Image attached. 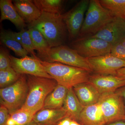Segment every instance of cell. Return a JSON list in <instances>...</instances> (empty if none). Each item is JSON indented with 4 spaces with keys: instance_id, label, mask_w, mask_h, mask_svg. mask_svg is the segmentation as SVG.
<instances>
[{
    "instance_id": "cell-11",
    "label": "cell",
    "mask_w": 125,
    "mask_h": 125,
    "mask_svg": "<svg viewBox=\"0 0 125 125\" xmlns=\"http://www.w3.org/2000/svg\"><path fill=\"white\" fill-rule=\"evenodd\" d=\"M87 59L93 71L100 74L116 75L117 71L125 67V61L111 54Z\"/></svg>"
},
{
    "instance_id": "cell-16",
    "label": "cell",
    "mask_w": 125,
    "mask_h": 125,
    "mask_svg": "<svg viewBox=\"0 0 125 125\" xmlns=\"http://www.w3.org/2000/svg\"><path fill=\"white\" fill-rule=\"evenodd\" d=\"M67 117L63 107L59 109H42L34 115L32 121L43 125H56Z\"/></svg>"
},
{
    "instance_id": "cell-5",
    "label": "cell",
    "mask_w": 125,
    "mask_h": 125,
    "mask_svg": "<svg viewBox=\"0 0 125 125\" xmlns=\"http://www.w3.org/2000/svg\"><path fill=\"white\" fill-rule=\"evenodd\" d=\"M28 92L27 75L22 74L13 84L0 89V104L9 110L10 114L22 108L27 99Z\"/></svg>"
},
{
    "instance_id": "cell-14",
    "label": "cell",
    "mask_w": 125,
    "mask_h": 125,
    "mask_svg": "<svg viewBox=\"0 0 125 125\" xmlns=\"http://www.w3.org/2000/svg\"><path fill=\"white\" fill-rule=\"evenodd\" d=\"M81 103L84 107L98 103L102 94L88 82L82 83L73 88Z\"/></svg>"
},
{
    "instance_id": "cell-17",
    "label": "cell",
    "mask_w": 125,
    "mask_h": 125,
    "mask_svg": "<svg viewBox=\"0 0 125 125\" xmlns=\"http://www.w3.org/2000/svg\"><path fill=\"white\" fill-rule=\"evenodd\" d=\"M0 10L1 11L0 22L5 20L10 21L20 30L25 29L28 25L18 14L13 1L11 0H0Z\"/></svg>"
},
{
    "instance_id": "cell-9",
    "label": "cell",
    "mask_w": 125,
    "mask_h": 125,
    "mask_svg": "<svg viewBox=\"0 0 125 125\" xmlns=\"http://www.w3.org/2000/svg\"><path fill=\"white\" fill-rule=\"evenodd\" d=\"M89 2V0H81L71 10L62 14L70 41H73L78 37L84 20V17L88 7Z\"/></svg>"
},
{
    "instance_id": "cell-19",
    "label": "cell",
    "mask_w": 125,
    "mask_h": 125,
    "mask_svg": "<svg viewBox=\"0 0 125 125\" xmlns=\"http://www.w3.org/2000/svg\"><path fill=\"white\" fill-rule=\"evenodd\" d=\"M63 107L67 114V117L79 121L80 114L85 107L82 105L74 92L73 88L68 89Z\"/></svg>"
},
{
    "instance_id": "cell-27",
    "label": "cell",
    "mask_w": 125,
    "mask_h": 125,
    "mask_svg": "<svg viewBox=\"0 0 125 125\" xmlns=\"http://www.w3.org/2000/svg\"><path fill=\"white\" fill-rule=\"evenodd\" d=\"M21 75L17 73L11 67L0 70V88L13 84L19 79Z\"/></svg>"
},
{
    "instance_id": "cell-15",
    "label": "cell",
    "mask_w": 125,
    "mask_h": 125,
    "mask_svg": "<svg viewBox=\"0 0 125 125\" xmlns=\"http://www.w3.org/2000/svg\"><path fill=\"white\" fill-rule=\"evenodd\" d=\"M13 4L17 12L28 25L37 20L42 11L31 0H14Z\"/></svg>"
},
{
    "instance_id": "cell-8",
    "label": "cell",
    "mask_w": 125,
    "mask_h": 125,
    "mask_svg": "<svg viewBox=\"0 0 125 125\" xmlns=\"http://www.w3.org/2000/svg\"><path fill=\"white\" fill-rule=\"evenodd\" d=\"M98 103L106 124L125 120V106L122 98L115 93L103 94Z\"/></svg>"
},
{
    "instance_id": "cell-24",
    "label": "cell",
    "mask_w": 125,
    "mask_h": 125,
    "mask_svg": "<svg viewBox=\"0 0 125 125\" xmlns=\"http://www.w3.org/2000/svg\"><path fill=\"white\" fill-rule=\"evenodd\" d=\"M103 7L114 17L125 20V0H99Z\"/></svg>"
},
{
    "instance_id": "cell-7",
    "label": "cell",
    "mask_w": 125,
    "mask_h": 125,
    "mask_svg": "<svg viewBox=\"0 0 125 125\" xmlns=\"http://www.w3.org/2000/svg\"><path fill=\"white\" fill-rule=\"evenodd\" d=\"M71 48L85 58H90L111 53L113 46L96 38H78L72 41Z\"/></svg>"
},
{
    "instance_id": "cell-12",
    "label": "cell",
    "mask_w": 125,
    "mask_h": 125,
    "mask_svg": "<svg viewBox=\"0 0 125 125\" xmlns=\"http://www.w3.org/2000/svg\"><path fill=\"white\" fill-rule=\"evenodd\" d=\"M92 37L102 39L112 46L120 43L125 38V20L114 17L103 28Z\"/></svg>"
},
{
    "instance_id": "cell-2",
    "label": "cell",
    "mask_w": 125,
    "mask_h": 125,
    "mask_svg": "<svg viewBox=\"0 0 125 125\" xmlns=\"http://www.w3.org/2000/svg\"><path fill=\"white\" fill-rule=\"evenodd\" d=\"M27 75L28 92L20 109L34 115L42 109L45 99L58 84L53 79Z\"/></svg>"
},
{
    "instance_id": "cell-32",
    "label": "cell",
    "mask_w": 125,
    "mask_h": 125,
    "mask_svg": "<svg viewBox=\"0 0 125 125\" xmlns=\"http://www.w3.org/2000/svg\"><path fill=\"white\" fill-rule=\"evenodd\" d=\"M72 120L69 117H66L60 121L57 125H70Z\"/></svg>"
},
{
    "instance_id": "cell-26",
    "label": "cell",
    "mask_w": 125,
    "mask_h": 125,
    "mask_svg": "<svg viewBox=\"0 0 125 125\" xmlns=\"http://www.w3.org/2000/svg\"><path fill=\"white\" fill-rule=\"evenodd\" d=\"M34 115L29 112L20 109L10 114L4 125H27L32 121Z\"/></svg>"
},
{
    "instance_id": "cell-31",
    "label": "cell",
    "mask_w": 125,
    "mask_h": 125,
    "mask_svg": "<svg viewBox=\"0 0 125 125\" xmlns=\"http://www.w3.org/2000/svg\"><path fill=\"white\" fill-rule=\"evenodd\" d=\"M115 93L122 98L124 99L125 101V86L117 90Z\"/></svg>"
},
{
    "instance_id": "cell-28",
    "label": "cell",
    "mask_w": 125,
    "mask_h": 125,
    "mask_svg": "<svg viewBox=\"0 0 125 125\" xmlns=\"http://www.w3.org/2000/svg\"><path fill=\"white\" fill-rule=\"evenodd\" d=\"M10 53L7 49L1 46L0 48V70L11 67Z\"/></svg>"
},
{
    "instance_id": "cell-21",
    "label": "cell",
    "mask_w": 125,
    "mask_h": 125,
    "mask_svg": "<svg viewBox=\"0 0 125 125\" xmlns=\"http://www.w3.org/2000/svg\"><path fill=\"white\" fill-rule=\"evenodd\" d=\"M1 43L13 51L16 55L23 57L28 56V52L16 39L13 32L2 30L0 33Z\"/></svg>"
},
{
    "instance_id": "cell-1",
    "label": "cell",
    "mask_w": 125,
    "mask_h": 125,
    "mask_svg": "<svg viewBox=\"0 0 125 125\" xmlns=\"http://www.w3.org/2000/svg\"><path fill=\"white\" fill-rule=\"evenodd\" d=\"M40 31L52 48L63 45L68 32L62 14L42 12L37 20L28 25Z\"/></svg>"
},
{
    "instance_id": "cell-29",
    "label": "cell",
    "mask_w": 125,
    "mask_h": 125,
    "mask_svg": "<svg viewBox=\"0 0 125 125\" xmlns=\"http://www.w3.org/2000/svg\"><path fill=\"white\" fill-rule=\"evenodd\" d=\"M110 54L117 58L125 61V47L121 42L113 46Z\"/></svg>"
},
{
    "instance_id": "cell-39",
    "label": "cell",
    "mask_w": 125,
    "mask_h": 125,
    "mask_svg": "<svg viewBox=\"0 0 125 125\" xmlns=\"http://www.w3.org/2000/svg\"></svg>"
},
{
    "instance_id": "cell-4",
    "label": "cell",
    "mask_w": 125,
    "mask_h": 125,
    "mask_svg": "<svg viewBox=\"0 0 125 125\" xmlns=\"http://www.w3.org/2000/svg\"><path fill=\"white\" fill-rule=\"evenodd\" d=\"M114 16L99 0H90L82 28L76 39L94 36L111 21Z\"/></svg>"
},
{
    "instance_id": "cell-34",
    "label": "cell",
    "mask_w": 125,
    "mask_h": 125,
    "mask_svg": "<svg viewBox=\"0 0 125 125\" xmlns=\"http://www.w3.org/2000/svg\"><path fill=\"white\" fill-rule=\"evenodd\" d=\"M117 121L106 125H125V121Z\"/></svg>"
},
{
    "instance_id": "cell-13",
    "label": "cell",
    "mask_w": 125,
    "mask_h": 125,
    "mask_svg": "<svg viewBox=\"0 0 125 125\" xmlns=\"http://www.w3.org/2000/svg\"><path fill=\"white\" fill-rule=\"evenodd\" d=\"M88 83L101 94L115 93L125 86V79L117 75L97 74L90 76Z\"/></svg>"
},
{
    "instance_id": "cell-33",
    "label": "cell",
    "mask_w": 125,
    "mask_h": 125,
    "mask_svg": "<svg viewBox=\"0 0 125 125\" xmlns=\"http://www.w3.org/2000/svg\"><path fill=\"white\" fill-rule=\"evenodd\" d=\"M116 75L125 79V67L122 68L117 72Z\"/></svg>"
},
{
    "instance_id": "cell-18",
    "label": "cell",
    "mask_w": 125,
    "mask_h": 125,
    "mask_svg": "<svg viewBox=\"0 0 125 125\" xmlns=\"http://www.w3.org/2000/svg\"><path fill=\"white\" fill-rule=\"evenodd\" d=\"M84 125H105L106 122L98 103L85 107L79 120Z\"/></svg>"
},
{
    "instance_id": "cell-35",
    "label": "cell",
    "mask_w": 125,
    "mask_h": 125,
    "mask_svg": "<svg viewBox=\"0 0 125 125\" xmlns=\"http://www.w3.org/2000/svg\"><path fill=\"white\" fill-rule=\"evenodd\" d=\"M70 125H81L80 124L78 123L76 121L74 120H72L71 122Z\"/></svg>"
},
{
    "instance_id": "cell-23",
    "label": "cell",
    "mask_w": 125,
    "mask_h": 125,
    "mask_svg": "<svg viewBox=\"0 0 125 125\" xmlns=\"http://www.w3.org/2000/svg\"><path fill=\"white\" fill-rule=\"evenodd\" d=\"M36 6L42 12L50 13L61 14L63 3L62 0H33Z\"/></svg>"
},
{
    "instance_id": "cell-38",
    "label": "cell",
    "mask_w": 125,
    "mask_h": 125,
    "mask_svg": "<svg viewBox=\"0 0 125 125\" xmlns=\"http://www.w3.org/2000/svg\"></svg>"
},
{
    "instance_id": "cell-37",
    "label": "cell",
    "mask_w": 125,
    "mask_h": 125,
    "mask_svg": "<svg viewBox=\"0 0 125 125\" xmlns=\"http://www.w3.org/2000/svg\"><path fill=\"white\" fill-rule=\"evenodd\" d=\"M121 43L125 47V38L121 42Z\"/></svg>"
},
{
    "instance_id": "cell-36",
    "label": "cell",
    "mask_w": 125,
    "mask_h": 125,
    "mask_svg": "<svg viewBox=\"0 0 125 125\" xmlns=\"http://www.w3.org/2000/svg\"><path fill=\"white\" fill-rule=\"evenodd\" d=\"M27 125H41V124H38V123H36V122H34L33 121H32V122H31L30 123H29Z\"/></svg>"
},
{
    "instance_id": "cell-22",
    "label": "cell",
    "mask_w": 125,
    "mask_h": 125,
    "mask_svg": "<svg viewBox=\"0 0 125 125\" xmlns=\"http://www.w3.org/2000/svg\"><path fill=\"white\" fill-rule=\"evenodd\" d=\"M34 50L38 57L47 53L50 49L48 42L42 33L33 27H28Z\"/></svg>"
},
{
    "instance_id": "cell-6",
    "label": "cell",
    "mask_w": 125,
    "mask_h": 125,
    "mask_svg": "<svg viewBox=\"0 0 125 125\" xmlns=\"http://www.w3.org/2000/svg\"><path fill=\"white\" fill-rule=\"evenodd\" d=\"M38 57L47 62H59L82 68L89 72L93 71L87 58L83 57L75 50L65 45L52 48L47 53Z\"/></svg>"
},
{
    "instance_id": "cell-25",
    "label": "cell",
    "mask_w": 125,
    "mask_h": 125,
    "mask_svg": "<svg viewBox=\"0 0 125 125\" xmlns=\"http://www.w3.org/2000/svg\"><path fill=\"white\" fill-rule=\"evenodd\" d=\"M13 34L16 39L22 45L23 48L30 54L31 56L37 58L28 29H24L18 32H13Z\"/></svg>"
},
{
    "instance_id": "cell-10",
    "label": "cell",
    "mask_w": 125,
    "mask_h": 125,
    "mask_svg": "<svg viewBox=\"0 0 125 125\" xmlns=\"http://www.w3.org/2000/svg\"><path fill=\"white\" fill-rule=\"evenodd\" d=\"M10 57L11 67L18 73L52 79L45 71L38 57L27 56L18 58L11 55Z\"/></svg>"
},
{
    "instance_id": "cell-30",
    "label": "cell",
    "mask_w": 125,
    "mask_h": 125,
    "mask_svg": "<svg viewBox=\"0 0 125 125\" xmlns=\"http://www.w3.org/2000/svg\"><path fill=\"white\" fill-rule=\"evenodd\" d=\"M10 113L7 108L0 104V125H4L9 116Z\"/></svg>"
},
{
    "instance_id": "cell-3",
    "label": "cell",
    "mask_w": 125,
    "mask_h": 125,
    "mask_svg": "<svg viewBox=\"0 0 125 125\" xmlns=\"http://www.w3.org/2000/svg\"><path fill=\"white\" fill-rule=\"evenodd\" d=\"M39 60L49 74L59 85L67 89L73 88L89 80L90 72L85 69L59 62H49Z\"/></svg>"
},
{
    "instance_id": "cell-20",
    "label": "cell",
    "mask_w": 125,
    "mask_h": 125,
    "mask_svg": "<svg viewBox=\"0 0 125 125\" xmlns=\"http://www.w3.org/2000/svg\"><path fill=\"white\" fill-rule=\"evenodd\" d=\"M68 90L66 87L57 84L47 97L42 109H59L63 107Z\"/></svg>"
}]
</instances>
